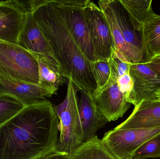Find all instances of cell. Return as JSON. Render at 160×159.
Wrapping results in <instances>:
<instances>
[{
	"instance_id": "6da1fadb",
	"label": "cell",
	"mask_w": 160,
	"mask_h": 159,
	"mask_svg": "<svg viewBox=\"0 0 160 159\" xmlns=\"http://www.w3.org/2000/svg\"><path fill=\"white\" fill-rule=\"evenodd\" d=\"M59 122L48 100L25 106L0 128V159H41L55 152Z\"/></svg>"
},
{
	"instance_id": "7a4b0ae2",
	"label": "cell",
	"mask_w": 160,
	"mask_h": 159,
	"mask_svg": "<svg viewBox=\"0 0 160 159\" xmlns=\"http://www.w3.org/2000/svg\"><path fill=\"white\" fill-rule=\"evenodd\" d=\"M34 17L66 78L78 89L92 96L97 89L90 62L70 33L55 0H47Z\"/></svg>"
},
{
	"instance_id": "3957f363",
	"label": "cell",
	"mask_w": 160,
	"mask_h": 159,
	"mask_svg": "<svg viewBox=\"0 0 160 159\" xmlns=\"http://www.w3.org/2000/svg\"><path fill=\"white\" fill-rule=\"evenodd\" d=\"M77 88L73 81L68 79L65 100L57 108L54 107L60 120V136L56 150L68 154L83 142Z\"/></svg>"
},
{
	"instance_id": "277c9868",
	"label": "cell",
	"mask_w": 160,
	"mask_h": 159,
	"mask_svg": "<svg viewBox=\"0 0 160 159\" xmlns=\"http://www.w3.org/2000/svg\"><path fill=\"white\" fill-rule=\"evenodd\" d=\"M0 79L38 85L39 67L36 57L18 45L0 41Z\"/></svg>"
},
{
	"instance_id": "5b68a950",
	"label": "cell",
	"mask_w": 160,
	"mask_h": 159,
	"mask_svg": "<svg viewBox=\"0 0 160 159\" xmlns=\"http://www.w3.org/2000/svg\"><path fill=\"white\" fill-rule=\"evenodd\" d=\"M160 134V126L145 129H118L105 133L102 139L116 159H133L144 143Z\"/></svg>"
},
{
	"instance_id": "8992f818",
	"label": "cell",
	"mask_w": 160,
	"mask_h": 159,
	"mask_svg": "<svg viewBox=\"0 0 160 159\" xmlns=\"http://www.w3.org/2000/svg\"><path fill=\"white\" fill-rule=\"evenodd\" d=\"M96 61L110 59L116 48L108 21L102 11L94 2L88 0L83 8Z\"/></svg>"
},
{
	"instance_id": "52a82bcc",
	"label": "cell",
	"mask_w": 160,
	"mask_h": 159,
	"mask_svg": "<svg viewBox=\"0 0 160 159\" xmlns=\"http://www.w3.org/2000/svg\"><path fill=\"white\" fill-rule=\"evenodd\" d=\"M88 0H55L66 24L87 58L96 61L83 8Z\"/></svg>"
},
{
	"instance_id": "ba28073f",
	"label": "cell",
	"mask_w": 160,
	"mask_h": 159,
	"mask_svg": "<svg viewBox=\"0 0 160 159\" xmlns=\"http://www.w3.org/2000/svg\"><path fill=\"white\" fill-rule=\"evenodd\" d=\"M129 74L133 88L127 101L136 106L143 101H157L160 90V76L144 61L131 64Z\"/></svg>"
},
{
	"instance_id": "9c48e42d",
	"label": "cell",
	"mask_w": 160,
	"mask_h": 159,
	"mask_svg": "<svg viewBox=\"0 0 160 159\" xmlns=\"http://www.w3.org/2000/svg\"><path fill=\"white\" fill-rule=\"evenodd\" d=\"M117 81L113 80L92 96L97 108L107 122L116 121L130 108L131 104L120 91Z\"/></svg>"
},
{
	"instance_id": "30bf717a",
	"label": "cell",
	"mask_w": 160,
	"mask_h": 159,
	"mask_svg": "<svg viewBox=\"0 0 160 159\" xmlns=\"http://www.w3.org/2000/svg\"><path fill=\"white\" fill-rule=\"evenodd\" d=\"M26 11L22 1H0V41L18 45Z\"/></svg>"
},
{
	"instance_id": "8fae6325",
	"label": "cell",
	"mask_w": 160,
	"mask_h": 159,
	"mask_svg": "<svg viewBox=\"0 0 160 159\" xmlns=\"http://www.w3.org/2000/svg\"><path fill=\"white\" fill-rule=\"evenodd\" d=\"M18 44L34 55L53 58L48 43L40 30L33 12L25 14Z\"/></svg>"
},
{
	"instance_id": "7c38bea8",
	"label": "cell",
	"mask_w": 160,
	"mask_h": 159,
	"mask_svg": "<svg viewBox=\"0 0 160 159\" xmlns=\"http://www.w3.org/2000/svg\"><path fill=\"white\" fill-rule=\"evenodd\" d=\"M0 94L9 95L25 106L45 101L54 95L38 85L7 79H0Z\"/></svg>"
},
{
	"instance_id": "4fadbf2b",
	"label": "cell",
	"mask_w": 160,
	"mask_h": 159,
	"mask_svg": "<svg viewBox=\"0 0 160 159\" xmlns=\"http://www.w3.org/2000/svg\"><path fill=\"white\" fill-rule=\"evenodd\" d=\"M160 126V102L143 101L134 106L132 113L118 129H145Z\"/></svg>"
},
{
	"instance_id": "5bb4252c",
	"label": "cell",
	"mask_w": 160,
	"mask_h": 159,
	"mask_svg": "<svg viewBox=\"0 0 160 159\" xmlns=\"http://www.w3.org/2000/svg\"><path fill=\"white\" fill-rule=\"evenodd\" d=\"M98 3L99 7L104 14L110 26L115 45V52L118 56L124 61L131 64L144 61V54L134 49L125 41L105 0H101Z\"/></svg>"
},
{
	"instance_id": "9a60e30c",
	"label": "cell",
	"mask_w": 160,
	"mask_h": 159,
	"mask_svg": "<svg viewBox=\"0 0 160 159\" xmlns=\"http://www.w3.org/2000/svg\"><path fill=\"white\" fill-rule=\"evenodd\" d=\"M80 91L81 98L79 106L84 142L96 135L98 131L103 128L107 121L98 110L92 96L85 91Z\"/></svg>"
},
{
	"instance_id": "2e32d148",
	"label": "cell",
	"mask_w": 160,
	"mask_h": 159,
	"mask_svg": "<svg viewBox=\"0 0 160 159\" xmlns=\"http://www.w3.org/2000/svg\"><path fill=\"white\" fill-rule=\"evenodd\" d=\"M34 55L37 59L39 67L38 85L56 94L59 87L66 82L60 66L53 58Z\"/></svg>"
},
{
	"instance_id": "e0dca14e",
	"label": "cell",
	"mask_w": 160,
	"mask_h": 159,
	"mask_svg": "<svg viewBox=\"0 0 160 159\" xmlns=\"http://www.w3.org/2000/svg\"><path fill=\"white\" fill-rule=\"evenodd\" d=\"M105 2L112 13L126 42L134 49L143 54L141 38L132 27L120 0H105Z\"/></svg>"
},
{
	"instance_id": "ac0fdd59",
	"label": "cell",
	"mask_w": 160,
	"mask_h": 159,
	"mask_svg": "<svg viewBox=\"0 0 160 159\" xmlns=\"http://www.w3.org/2000/svg\"><path fill=\"white\" fill-rule=\"evenodd\" d=\"M145 62L160 55V15L147 22L139 32Z\"/></svg>"
},
{
	"instance_id": "d6986e66",
	"label": "cell",
	"mask_w": 160,
	"mask_h": 159,
	"mask_svg": "<svg viewBox=\"0 0 160 159\" xmlns=\"http://www.w3.org/2000/svg\"><path fill=\"white\" fill-rule=\"evenodd\" d=\"M134 30L140 31L143 26L158 15L153 11L152 0H120Z\"/></svg>"
},
{
	"instance_id": "ffe728a7",
	"label": "cell",
	"mask_w": 160,
	"mask_h": 159,
	"mask_svg": "<svg viewBox=\"0 0 160 159\" xmlns=\"http://www.w3.org/2000/svg\"><path fill=\"white\" fill-rule=\"evenodd\" d=\"M68 159H116L102 139L95 135L82 144L70 154Z\"/></svg>"
},
{
	"instance_id": "44dd1931",
	"label": "cell",
	"mask_w": 160,
	"mask_h": 159,
	"mask_svg": "<svg viewBox=\"0 0 160 159\" xmlns=\"http://www.w3.org/2000/svg\"><path fill=\"white\" fill-rule=\"evenodd\" d=\"M90 66L97 85L96 92L103 88L108 84L112 79L113 72L110 59L92 62L90 63Z\"/></svg>"
},
{
	"instance_id": "7402d4cb",
	"label": "cell",
	"mask_w": 160,
	"mask_h": 159,
	"mask_svg": "<svg viewBox=\"0 0 160 159\" xmlns=\"http://www.w3.org/2000/svg\"><path fill=\"white\" fill-rule=\"evenodd\" d=\"M24 107L13 97L7 94H0V128Z\"/></svg>"
},
{
	"instance_id": "603a6c76",
	"label": "cell",
	"mask_w": 160,
	"mask_h": 159,
	"mask_svg": "<svg viewBox=\"0 0 160 159\" xmlns=\"http://www.w3.org/2000/svg\"><path fill=\"white\" fill-rule=\"evenodd\" d=\"M157 158H160V134L144 143L133 156V159Z\"/></svg>"
},
{
	"instance_id": "cb8c5ba5",
	"label": "cell",
	"mask_w": 160,
	"mask_h": 159,
	"mask_svg": "<svg viewBox=\"0 0 160 159\" xmlns=\"http://www.w3.org/2000/svg\"><path fill=\"white\" fill-rule=\"evenodd\" d=\"M117 83L120 91L124 94L127 101L133 86V81L129 74H127L118 77Z\"/></svg>"
},
{
	"instance_id": "d4e9b609",
	"label": "cell",
	"mask_w": 160,
	"mask_h": 159,
	"mask_svg": "<svg viewBox=\"0 0 160 159\" xmlns=\"http://www.w3.org/2000/svg\"><path fill=\"white\" fill-rule=\"evenodd\" d=\"M144 62L160 76V55L151 59L149 61Z\"/></svg>"
},
{
	"instance_id": "484cf974",
	"label": "cell",
	"mask_w": 160,
	"mask_h": 159,
	"mask_svg": "<svg viewBox=\"0 0 160 159\" xmlns=\"http://www.w3.org/2000/svg\"><path fill=\"white\" fill-rule=\"evenodd\" d=\"M68 154L56 150L50 155L41 159H68Z\"/></svg>"
},
{
	"instance_id": "4316f807",
	"label": "cell",
	"mask_w": 160,
	"mask_h": 159,
	"mask_svg": "<svg viewBox=\"0 0 160 159\" xmlns=\"http://www.w3.org/2000/svg\"><path fill=\"white\" fill-rule=\"evenodd\" d=\"M157 98H158V99H157V101L160 102V90L157 93Z\"/></svg>"
}]
</instances>
